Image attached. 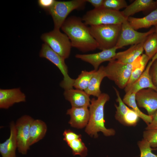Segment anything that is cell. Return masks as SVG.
<instances>
[{"label": "cell", "instance_id": "6da1fadb", "mask_svg": "<svg viewBox=\"0 0 157 157\" xmlns=\"http://www.w3.org/2000/svg\"><path fill=\"white\" fill-rule=\"evenodd\" d=\"M69 39L72 47L85 52L98 48V45L88 27L79 18L72 16L66 19L61 28Z\"/></svg>", "mask_w": 157, "mask_h": 157}, {"label": "cell", "instance_id": "7a4b0ae2", "mask_svg": "<svg viewBox=\"0 0 157 157\" xmlns=\"http://www.w3.org/2000/svg\"><path fill=\"white\" fill-rule=\"evenodd\" d=\"M109 99L108 94L101 93L97 99L93 98L90 100L89 106L90 118L85 132L92 137H97V133L100 131L106 136L114 135L115 134L114 129H107L105 126L104 106Z\"/></svg>", "mask_w": 157, "mask_h": 157}, {"label": "cell", "instance_id": "3957f363", "mask_svg": "<svg viewBox=\"0 0 157 157\" xmlns=\"http://www.w3.org/2000/svg\"><path fill=\"white\" fill-rule=\"evenodd\" d=\"M142 55L129 63H122L115 60L109 61L107 66H104L106 77L113 81L119 88H125L133 70L141 63Z\"/></svg>", "mask_w": 157, "mask_h": 157}, {"label": "cell", "instance_id": "277c9868", "mask_svg": "<svg viewBox=\"0 0 157 157\" xmlns=\"http://www.w3.org/2000/svg\"><path fill=\"white\" fill-rule=\"evenodd\" d=\"M122 24L92 25L89 27L91 34L98 44V49L102 51L115 47Z\"/></svg>", "mask_w": 157, "mask_h": 157}, {"label": "cell", "instance_id": "5b68a950", "mask_svg": "<svg viewBox=\"0 0 157 157\" xmlns=\"http://www.w3.org/2000/svg\"><path fill=\"white\" fill-rule=\"evenodd\" d=\"M127 19L124 16L122 11L102 8L88 11L83 16L82 19L86 25L90 26L122 24Z\"/></svg>", "mask_w": 157, "mask_h": 157}, {"label": "cell", "instance_id": "8992f818", "mask_svg": "<svg viewBox=\"0 0 157 157\" xmlns=\"http://www.w3.org/2000/svg\"><path fill=\"white\" fill-rule=\"evenodd\" d=\"M86 2L85 0L55 1L52 6L47 11L52 18L54 29L60 30L69 14L74 10L83 8Z\"/></svg>", "mask_w": 157, "mask_h": 157}, {"label": "cell", "instance_id": "52a82bcc", "mask_svg": "<svg viewBox=\"0 0 157 157\" xmlns=\"http://www.w3.org/2000/svg\"><path fill=\"white\" fill-rule=\"evenodd\" d=\"M41 38L64 59L69 57L72 47L71 42L67 35L61 33L60 30L54 29L51 31L43 34Z\"/></svg>", "mask_w": 157, "mask_h": 157}, {"label": "cell", "instance_id": "ba28073f", "mask_svg": "<svg viewBox=\"0 0 157 157\" xmlns=\"http://www.w3.org/2000/svg\"><path fill=\"white\" fill-rule=\"evenodd\" d=\"M40 57L47 59L55 65L62 74L63 79L60 84L65 90L72 89L74 79L71 78L68 74V70L64 58L53 51L46 43L42 44L39 53Z\"/></svg>", "mask_w": 157, "mask_h": 157}, {"label": "cell", "instance_id": "9c48e42d", "mask_svg": "<svg viewBox=\"0 0 157 157\" xmlns=\"http://www.w3.org/2000/svg\"><path fill=\"white\" fill-rule=\"evenodd\" d=\"M155 32L154 27L147 32H138L131 26L127 20L122 24L121 32L115 47L118 49L125 46L139 44Z\"/></svg>", "mask_w": 157, "mask_h": 157}, {"label": "cell", "instance_id": "30bf717a", "mask_svg": "<svg viewBox=\"0 0 157 157\" xmlns=\"http://www.w3.org/2000/svg\"><path fill=\"white\" fill-rule=\"evenodd\" d=\"M34 119L25 115L19 118L15 123L17 131V149L23 154H26L29 149V131L31 124Z\"/></svg>", "mask_w": 157, "mask_h": 157}, {"label": "cell", "instance_id": "8fae6325", "mask_svg": "<svg viewBox=\"0 0 157 157\" xmlns=\"http://www.w3.org/2000/svg\"><path fill=\"white\" fill-rule=\"evenodd\" d=\"M138 106L144 108L148 115L153 116L157 110V92L151 88L142 89L136 93Z\"/></svg>", "mask_w": 157, "mask_h": 157}, {"label": "cell", "instance_id": "7c38bea8", "mask_svg": "<svg viewBox=\"0 0 157 157\" xmlns=\"http://www.w3.org/2000/svg\"><path fill=\"white\" fill-rule=\"evenodd\" d=\"M157 59V53L151 58L143 72L130 87L125 90L126 94L136 93L139 91L146 88H151L157 92V88L153 83L150 74V70L153 62Z\"/></svg>", "mask_w": 157, "mask_h": 157}, {"label": "cell", "instance_id": "4fadbf2b", "mask_svg": "<svg viewBox=\"0 0 157 157\" xmlns=\"http://www.w3.org/2000/svg\"><path fill=\"white\" fill-rule=\"evenodd\" d=\"M117 49L115 47L95 53L76 54L75 57L90 64L94 67V69L97 70L101 63L106 61H109L112 60L116 54Z\"/></svg>", "mask_w": 157, "mask_h": 157}, {"label": "cell", "instance_id": "5bb4252c", "mask_svg": "<svg viewBox=\"0 0 157 157\" xmlns=\"http://www.w3.org/2000/svg\"><path fill=\"white\" fill-rule=\"evenodd\" d=\"M25 94L19 88L0 89V108L8 109L15 103L24 102Z\"/></svg>", "mask_w": 157, "mask_h": 157}, {"label": "cell", "instance_id": "9a60e30c", "mask_svg": "<svg viewBox=\"0 0 157 157\" xmlns=\"http://www.w3.org/2000/svg\"><path fill=\"white\" fill-rule=\"evenodd\" d=\"M70 117L69 124L73 127L82 129L86 126L90 118L89 109L87 107H72L66 113Z\"/></svg>", "mask_w": 157, "mask_h": 157}, {"label": "cell", "instance_id": "2e32d148", "mask_svg": "<svg viewBox=\"0 0 157 157\" xmlns=\"http://www.w3.org/2000/svg\"><path fill=\"white\" fill-rule=\"evenodd\" d=\"M63 95L72 107H89L90 103V96L84 91L73 88L65 90Z\"/></svg>", "mask_w": 157, "mask_h": 157}, {"label": "cell", "instance_id": "e0dca14e", "mask_svg": "<svg viewBox=\"0 0 157 157\" xmlns=\"http://www.w3.org/2000/svg\"><path fill=\"white\" fill-rule=\"evenodd\" d=\"M9 138L0 144V152L2 157H16V150L17 147V131L15 123L12 122L10 126Z\"/></svg>", "mask_w": 157, "mask_h": 157}, {"label": "cell", "instance_id": "ac0fdd59", "mask_svg": "<svg viewBox=\"0 0 157 157\" xmlns=\"http://www.w3.org/2000/svg\"><path fill=\"white\" fill-rule=\"evenodd\" d=\"M157 8L156 1L153 0H135L122 11L126 18L140 11H153Z\"/></svg>", "mask_w": 157, "mask_h": 157}, {"label": "cell", "instance_id": "d6986e66", "mask_svg": "<svg viewBox=\"0 0 157 157\" xmlns=\"http://www.w3.org/2000/svg\"><path fill=\"white\" fill-rule=\"evenodd\" d=\"M144 41L133 45L125 51L117 53L112 60H115L124 64L132 63L142 53L144 50L143 44Z\"/></svg>", "mask_w": 157, "mask_h": 157}, {"label": "cell", "instance_id": "ffe728a7", "mask_svg": "<svg viewBox=\"0 0 157 157\" xmlns=\"http://www.w3.org/2000/svg\"><path fill=\"white\" fill-rule=\"evenodd\" d=\"M127 21L131 26L135 30L141 28H147L157 24V8L148 15L142 18L130 17Z\"/></svg>", "mask_w": 157, "mask_h": 157}, {"label": "cell", "instance_id": "44dd1931", "mask_svg": "<svg viewBox=\"0 0 157 157\" xmlns=\"http://www.w3.org/2000/svg\"><path fill=\"white\" fill-rule=\"evenodd\" d=\"M106 77L104 66H101L95 71L88 87L84 91L90 96L92 95L98 97L101 94L100 89L101 83L103 78Z\"/></svg>", "mask_w": 157, "mask_h": 157}, {"label": "cell", "instance_id": "7402d4cb", "mask_svg": "<svg viewBox=\"0 0 157 157\" xmlns=\"http://www.w3.org/2000/svg\"><path fill=\"white\" fill-rule=\"evenodd\" d=\"M47 126L46 123L39 119H34L30 128V146L43 139L46 135Z\"/></svg>", "mask_w": 157, "mask_h": 157}, {"label": "cell", "instance_id": "603a6c76", "mask_svg": "<svg viewBox=\"0 0 157 157\" xmlns=\"http://www.w3.org/2000/svg\"><path fill=\"white\" fill-rule=\"evenodd\" d=\"M136 93L125 94L122 100L125 104L131 107L137 113L139 117L149 125L151 122L153 116L146 115L142 112L138 108L135 100Z\"/></svg>", "mask_w": 157, "mask_h": 157}, {"label": "cell", "instance_id": "cb8c5ba5", "mask_svg": "<svg viewBox=\"0 0 157 157\" xmlns=\"http://www.w3.org/2000/svg\"><path fill=\"white\" fill-rule=\"evenodd\" d=\"M96 70L82 71L74 80L73 87L76 89L85 91L88 87L90 80Z\"/></svg>", "mask_w": 157, "mask_h": 157}, {"label": "cell", "instance_id": "d4e9b609", "mask_svg": "<svg viewBox=\"0 0 157 157\" xmlns=\"http://www.w3.org/2000/svg\"><path fill=\"white\" fill-rule=\"evenodd\" d=\"M143 47L145 54L150 59L157 53V34L155 32L149 35L144 41Z\"/></svg>", "mask_w": 157, "mask_h": 157}, {"label": "cell", "instance_id": "484cf974", "mask_svg": "<svg viewBox=\"0 0 157 157\" xmlns=\"http://www.w3.org/2000/svg\"><path fill=\"white\" fill-rule=\"evenodd\" d=\"M142 60L141 63L134 68L132 71L131 77L125 90L130 87L141 76L145 69L150 58L145 54H142Z\"/></svg>", "mask_w": 157, "mask_h": 157}, {"label": "cell", "instance_id": "4316f807", "mask_svg": "<svg viewBox=\"0 0 157 157\" xmlns=\"http://www.w3.org/2000/svg\"><path fill=\"white\" fill-rule=\"evenodd\" d=\"M81 137L72 140L67 143L72 149L74 156L79 155L81 157H85L87 155L88 149L82 141Z\"/></svg>", "mask_w": 157, "mask_h": 157}, {"label": "cell", "instance_id": "83f0119b", "mask_svg": "<svg viewBox=\"0 0 157 157\" xmlns=\"http://www.w3.org/2000/svg\"><path fill=\"white\" fill-rule=\"evenodd\" d=\"M114 88L117 96L116 101L118 103V106L115 105L116 109L115 115V118L121 123L123 124L124 117L128 112L129 108L126 106L123 102L119 91L115 88L114 87Z\"/></svg>", "mask_w": 157, "mask_h": 157}, {"label": "cell", "instance_id": "f1b7e54d", "mask_svg": "<svg viewBox=\"0 0 157 157\" xmlns=\"http://www.w3.org/2000/svg\"><path fill=\"white\" fill-rule=\"evenodd\" d=\"M125 0H104L103 8L108 9L119 11L127 6Z\"/></svg>", "mask_w": 157, "mask_h": 157}, {"label": "cell", "instance_id": "f546056e", "mask_svg": "<svg viewBox=\"0 0 157 157\" xmlns=\"http://www.w3.org/2000/svg\"><path fill=\"white\" fill-rule=\"evenodd\" d=\"M138 144L140 152V157H157L152 152L150 144L145 139L143 138L139 141Z\"/></svg>", "mask_w": 157, "mask_h": 157}, {"label": "cell", "instance_id": "4dcf8cb0", "mask_svg": "<svg viewBox=\"0 0 157 157\" xmlns=\"http://www.w3.org/2000/svg\"><path fill=\"white\" fill-rule=\"evenodd\" d=\"M143 137L151 147H157V129H146L143 133Z\"/></svg>", "mask_w": 157, "mask_h": 157}, {"label": "cell", "instance_id": "1f68e13d", "mask_svg": "<svg viewBox=\"0 0 157 157\" xmlns=\"http://www.w3.org/2000/svg\"><path fill=\"white\" fill-rule=\"evenodd\" d=\"M139 117L137 113L133 109L129 108L124 116L122 124L129 126L135 125Z\"/></svg>", "mask_w": 157, "mask_h": 157}, {"label": "cell", "instance_id": "d6a6232c", "mask_svg": "<svg viewBox=\"0 0 157 157\" xmlns=\"http://www.w3.org/2000/svg\"><path fill=\"white\" fill-rule=\"evenodd\" d=\"M150 74L153 83L157 88V59L154 61L151 66Z\"/></svg>", "mask_w": 157, "mask_h": 157}, {"label": "cell", "instance_id": "836d02e7", "mask_svg": "<svg viewBox=\"0 0 157 157\" xmlns=\"http://www.w3.org/2000/svg\"><path fill=\"white\" fill-rule=\"evenodd\" d=\"M63 140L66 143L71 140L81 136L80 134H77L69 129L65 130L63 134Z\"/></svg>", "mask_w": 157, "mask_h": 157}, {"label": "cell", "instance_id": "e575fe53", "mask_svg": "<svg viewBox=\"0 0 157 157\" xmlns=\"http://www.w3.org/2000/svg\"><path fill=\"white\" fill-rule=\"evenodd\" d=\"M55 1L54 0H39L38 3L41 8L47 11L52 6Z\"/></svg>", "mask_w": 157, "mask_h": 157}, {"label": "cell", "instance_id": "d590c367", "mask_svg": "<svg viewBox=\"0 0 157 157\" xmlns=\"http://www.w3.org/2000/svg\"><path fill=\"white\" fill-rule=\"evenodd\" d=\"M153 116V119L151 123L147 125L146 129H157V110Z\"/></svg>", "mask_w": 157, "mask_h": 157}, {"label": "cell", "instance_id": "8d00e7d4", "mask_svg": "<svg viewBox=\"0 0 157 157\" xmlns=\"http://www.w3.org/2000/svg\"><path fill=\"white\" fill-rule=\"evenodd\" d=\"M86 2L90 3L94 9H98L103 8L104 0H85Z\"/></svg>", "mask_w": 157, "mask_h": 157}, {"label": "cell", "instance_id": "74e56055", "mask_svg": "<svg viewBox=\"0 0 157 157\" xmlns=\"http://www.w3.org/2000/svg\"><path fill=\"white\" fill-rule=\"evenodd\" d=\"M155 32L157 34V24L154 26Z\"/></svg>", "mask_w": 157, "mask_h": 157}, {"label": "cell", "instance_id": "f35d334b", "mask_svg": "<svg viewBox=\"0 0 157 157\" xmlns=\"http://www.w3.org/2000/svg\"><path fill=\"white\" fill-rule=\"evenodd\" d=\"M156 3H157V0L156 1Z\"/></svg>", "mask_w": 157, "mask_h": 157}, {"label": "cell", "instance_id": "ab89813d", "mask_svg": "<svg viewBox=\"0 0 157 157\" xmlns=\"http://www.w3.org/2000/svg\"><path fill=\"white\" fill-rule=\"evenodd\" d=\"M157 149V148L156 149Z\"/></svg>", "mask_w": 157, "mask_h": 157}]
</instances>
